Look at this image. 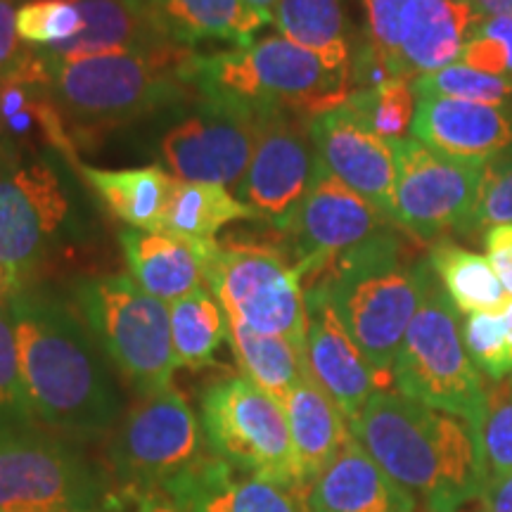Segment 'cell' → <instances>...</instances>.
<instances>
[{"label": "cell", "instance_id": "obj_1", "mask_svg": "<svg viewBox=\"0 0 512 512\" xmlns=\"http://www.w3.org/2000/svg\"><path fill=\"white\" fill-rule=\"evenodd\" d=\"M8 302L36 420L62 439L91 441L112 432L124 403L93 332L50 292L27 285Z\"/></svg>", "mask_w": 512, "mask_h": 512}, {"label": "cell", "instance_id": "obj_2", "mask_svg": "<svg viewBox=\"0 0 512 512\" xmlns=\"http://www.w3.org/2000/svg\"><path fill=\"white\" fill-rule=\"evenodd\" d=\"M354 439L427 512H458L482 496L486 470L475 427L411 396L380 389L349 425Z\"/></svg>", "mask_w": 512, "mask_h": 512}, {"label": "cell", "instance_id": "obj_3", "mask_svg": "<svg viewBox=\"0 0 512 512\" xmlns=\"http://www.w3.org/2000/svg\"><path fill=\"white\" fill-rule=\"evenodd\" d=\"M408 240L413 238L396 226L382 230L337 259L316 280L380 377L382 389L394 384L392 373L401 342L434 278L427 254H415Z\"/></svg>", "mask_w": 512, "mask_h": 512}, {"label": "cell", "instance_id": "obj_4", "mask_svg": "<svg viewBox=\"0 0 512 512\" xmlns=\"http://www.w3.org/2000/svg\"><path fill=\"white\" fill-rule=\"evenodd\" d=\"M195 88L200 100L242 107L261 117L292 112L313 119L349 100L354 74L275 34L247 48L200 55Z\"/></svg>", "mask_w": 512, "mask_h": 512}, {"label": "cell", "instance_id": "obj_5", "mask_svg": "<svg viewBox=\"0 0 512 512\" xmlns=\"http://www.w3.org/2000/svg\"><path fill=\"white\" fill-rule=\"evenodd\" d=\"M197 60L195 48L181 43L62 62L48 57V93L79 124H121L197 93Z\"/></svg>", "mask_w": 512, "mask_h": 512}, {"label": "cell", "instance_id": "obj_6", "mask_svg": "<svg viewBox=\"0 0 512 512\" xmlns=\"http://www.w3.org/2000/svg\"><path fill=\"white\" fill-rule=\"evenodd\" d=\"M0 510L121 512L107 472L46 427L0 430Z\"/></svg>", "mask_w": 512, "mask_h": 512}, {"label": "cell", "instance_id": "obj_7", "mask_svg": "<svg viewBox=\"0 0 512 512\" xmlns=\"http://www.w3.org/2000/svg\"><path fill=\"white\" fill-rule=\"evenodd\" d=\"M396 392L463 418L479 437L486 406V384L467 354L456 306L437 275L427 285L418 313L408 325L394 363Z\"/></svg>", "mask_w": 512, "mask_h": 512}, {"label": "cell", "instance_id": "obj_8", "mask_svg": "<svg viewBox=\"0 0 512 512\" xmlns=\"http://www.w3.org/2000/svg\"><path fill=\"white\" fill-rule=\"evenodd\" d=\"M76 304L105 356L140 396L169 387L178 368L169 304L121 273L83 280Z\"/></svg>", "mask_w": 512, "mask_h": 512}, {"label": "cell", "instance_id": "obj_9", "mask_svg": "<svg viewBox=\"0 0 512 512\" xmlns=\"http://www.w3.org/2000/svg\"><path fill=\"white\" fill-rule=\"evenodd\" d=\"M195 254L211 294L230 318L285 337L306 354V287L290 259L268 247H221L219 242Z\"/></svg>", "mask_w": 512, "mask_h": 512}, {"label": "cell", "instance_id": "obj_10", "mask_svg": "<svg viewBox=\"0 0 512 512\" xmlns=\"http://www.w3.org/2000/svg\"><path fill=\"white\" fill-rule=\"evenodd\" d=\"M200 408L211 456L245 475L304 486L285 408L278 399L247 377H228L204 389Z\"/></svg>", "mask_w": 512, "mask_h": 512}, {"label": "cell", "instance_id": "obj_11", "mask_svg": "<svg viewBox=\"0 0 512 512\" xmlns=\"http://www.w3.org/2000/svg\"><path fill=\"white\" fill-rule=\"evenodd\" d=\"M204 432L174 384L140 396L112 444L119 494L159 491L204 458Z\"/></svg>", "mask_w": 512, "mask_h": 512}, {"label": "cell", "instance_id": "obj_12", "mask_svg": "<svg viewBox=\"0 0 512 512\" xmlns=\"http://www.w3.org/2000/svg\"><path fill=\"white\" fill-rule=\"evenodd\" d=\"M392 145L396 228L425 245L456 238L475 202L484 169L441 155L418 138L392 140Z\"/></svg>", "mask_w": 512, "mask_h": 512}, {"label": "cell", "instance_id": "obj_13", "mask_svg": "<svg viewBox=\"0 0 512 512\" xmlns=\"http://www.w3.org/2000/svg\"><path fill=\"white\" fill-rule=\"evenodd\" d=\"M72 200L50 159L0 166V264L29 285L69 223Z\"/></svg>", "mask_w": 512, "mask_h": 512}, {"label": "cell", "instance_id": "obj_14", "mask_svg": "<svg viewBox=\"0 0 512 512\" xmlns=\"http://www.w3.org/2000/svg\"><path fill=\"white\" fill-rule=\"evenodd\" d=\"M396 223L318 164L309 192L285 230L292 245V264L304 287L316 283L337 259Z\"/></svg>", "mask_w": 512, "mask_h": 512}, {"label": "cell", "instance_id": "obj_15", "mask_svg": "<svg viewBox=\"0 0 512 512\" xmlns=\"http://www.w3.org/2000/svg\"><path fill=\"white\" fill-rule=\"evenodd\" d=\"M309 121L292 112L264 114L252 162L238 183V200L254 211L256 219L283 233L290 228L320 164Z\"/></svg>", "mask_w": 512, "mask_h": 512}, {"label": "cell", "instance_id": "obj_16", "mask_svg": "<svg viewBox=\"0 0 512 512\" xmlns=\"http://www.w3.org/2000/svg\"><path fill=\"white\" fill-rule=\"evenodd\" d=\"M261 114L202 100L159 140V155L178 181L238 185L252 162Z\"/></svg>", "mask_w": 512, "mask_h": 512}, {"label": "cell", "instance_id": "obj_17", "mask_svg": "<svg viewBox=\"0 0 512 512\" xmlns=\"http://www.w3.org/2000/svg\"><path fill=\"white\" fill-rule=\"evenodd\" d=\"M309 131L325 169L394 221L396 159L392 140L377 136L349 102L313 117Z\"/></svg>", "mask_w": 512, "mask_h": 512}, {"label": "cell", "instance_id": "obj_18", "mask_svg": "<svg viewBox=\"0 0 512 512\" xmlns=\"http://www.w3.org/2000/svg\"><path fill=\"white\" fill-rule=\"evenodd\" d=\"M306 363L313 380L337 403L349 425L382 389L380 377L318 283L306 287Z\"/></svg>", "mask_w": 512, "mask_h": 512}, {"label": "cell", "instance_id": "obj_19", "mask_svg": "<svg viewBox=\"0 0 512 512\" xmlns=\"http://www.w3.org/2000/svg\"><path fill=\"white\" fill-rule=\"evenodd\" d=\"M411 133L441 155L484 169L512 152V110L420 95Z\"/></svg>", "mask_w": 512, "mask_h": 512}, {"label": "cell", "instance_id": "obj_20", "mask_svg": "<svg viewBox=\"0 0 512 512\" xmlns=\"http://www.w3.org/2000/svg\"><path fill=\"white\" fill-rule=\"evenodd\" d=\"M159 491L188 512H311L304 486L245 475L214 456Z\"/></svg>", "mask_w": 512, "mask_h": 512}, {"label": "cell", "instance_id": "obj_21", "mask_svg": "<svg viewBox=\"0 0 512 512\" xmlns=\"http://www.w3.org/2000/svg\"><path fill=\"white\" fill-rule=\"evenodd\" d=\"M311 512H415L418 498L394 482L351 434L306 489Z\"/></svg>", "mask_w": 512, "mask_h": 512}, {"label": "cell", "instance_id": "obj_22", "mask_svg": "<svg viewBox=\"0 0 512 512\" xmlns=\"http://www.w3.org/2000/svg\"><path fill=\"white\" fill-rule=\"evenodd\" d=\"M79 5L83 29L60 46L41 48L50 60H79L176 43L166 34L152 0H79Z\"/></svg>", "mask_w": 512, "mask_h": 512}, {"label": "cell", "instance_id": "obj_23", "mask_svg": "<svg viewBox=\"0 0 512 512\" xmlns=\"http://www.w3.org/2000/svg\"><path fill=\"white\" fill-rule=\"evenodd\" d=\"M482 15L467 0H408L401 24V64L411 79L460 62Z\"/></svg>", "mask_w": 512, "mask_h": 512}, {"label": "cell", "instance_id": "obj_24", "mask_svg": "<svg viewBox=\"0 0 512 512\" xmlns=\"http://www.w3.org/2000/svg\"><path fill=\"white\" fill-rule=\"evenodd\" d=\"M299 475L306 489L339 456L351 439L349 420L323 387L304 377L283 399Z\"/></svg>", "mask_w": 512, "mask_h": 512}, {"label": "cell", "instance_id": "obj_25", "mask_svg": "<svg viewBox=\"0 0 512 512\" xmlns=\"http://www.w3.org/2000/svg\"><path fill=\"white\" fill-rule=\"evenodd\" d=\"M119 242L131 278L159 302L171 304L202 287V264L188 242L138 228L121 230Z\"/></svg>", "mask_w": 512, "mask_h": 512}, {"label": "cell", "instance_id": "obj_26", "mask_svg": "<svg viewBox=\"0 0 512 512\" xmlns=\"http://www.w3.org/2000/svg\"><path fill=\"white\" fill-rule=\"evenodd\" d=\"M166 34L176 43L195 48L202 41L233 43L247 48L256 31L271 24L249 8L247 0H152Z\"/></svg>", "mask_w": 512, "mask_h": 512}, {"label": "cell", "instance_id": "obj_27", "mask_svg": "<svg viewBox=\"0 0 512 512\" xmlns=\"http://www.w3.org/2000/svg\"><path fill=\"white\" fill-rule=\"evenodd\" d=\"M245 219L256 221V214L245 202L230 195L223 185L190 183L176 178L157 233L188 242L195 252H200L214 245L216 233L223 226Z\"/></svg>", "mask_w": 512, "mask_h": 512}, {"label": "cell", "instance_id": "obj_28", "mask_svg": "<svg viewBox=\"0 0 512 512\" xmlns=\"http://www.w3.org/2000/svg\"><path fill=\"white\" fill-rule=\"evenodd\" d=\"M81 174L98 192L114 219L131 228L157 233L176 183L169 171L162 166H136L119 171L83 166Z\"/></svg>", "mask_w": 512, "mask_h": 512}, {"label": "cell", "instance_id": "obj_29", "mask_svg": "<svg viewBox=\"0 0 512 512\" xmlns=\"http://www.w3.org/2000/svg\"><path fill=\"white\" fill-rule=\"evenodd\" d=\"M427 264L437 275L451 304L463 316L501 311L510 302L508 292L498 280L486 254L472 252V249L458 245L456 240L432 242L427 249Z\"/></svg>", "mask_w": 512, "mask_h": 512}, {"label": "cell", "instance_id": "obj_30", "mask_svg": "<svg viewBox=\"0 0 512 512\" xmlns=\"http://www.w3.org/2000/svg\"><path fill=\"white\" fill-rule=\"evenodd\" d=\"M228 339L233 344L242 377L280 403L304 377L311 375L304 351H299L285 337L266 335L228 316Z\"/></svg>", "mask_w": 512, "mask_h": 512}, {"label": "cell", "instance_id": "obj_31", "mask_svg": "<svg viewBox=\"0 0 512 512\" xmlns=\"http://www.w3.org/2000/svg\"><path fill=\"white\" fill-rule=\"evenodd\" d=\"M275 24L292 43L323 57L337 69H351L349 22L342 0H278Z\"/></svg>", "mask_w": 512, "mask_h": 512}, {"label": "cell", "instance_id": "obj_32", "mask_svg": "<svg viewBox=\"0 0 512 512\" xmlns=\"http://www.w3.org/2000/svg\"><path fill=\"white\" fill-rule=\"evenodd\" d=\"M169 311L178 368L200 370L211 366L216 351L228 339V316L219 299L200 287L171 302Z\"/></svg>", "mask_w": 512, "mask_h": 512}, {"label": "cell", "instance_id": "obj_33", "mask_svg": "<svg viewBox=\"0 0 512 512\" xmlns=\"http://www.w3.org/2000/svg\"><path fill=\"white\" fill-rule=\"evenodd\" d=\"M418 100L420 95L415 88V79L396 76L375 88L354 91L347 102L377 136L384 140H401L411 133Z\"/></svg>", "mask_w": 512, "mask_h": 512}, {"label": "cell", "instance_id": "obj_34", "mask_svg": "<svg viewBox=\"0 0 512 512\" xmlns=\"http://www.w3.org/2000/svg\"><path fill=\"white\" fill-rule=\"evenodd\" d=\"M17 427L43 425L36 420L27 387H24L10 302L0 299V430H17Z\"/></svg>", "mask_w": 512, "mask_h": 512}, {"label": "cell", "instance_id": "obj_35", "mask_svg": "<svg viewBox=\"0 0 512 512\" xmlns=\"http://www.w3.org/2000/svg\"><path fill=\"white\" fill-rule=\"evenodd\" d=\"M418 95H439V98H456L482 105L510 107L512 110V79L510 76L486 74L465 64H451L434 74L415 79Z\"/></svg>", "mask_w": 512, "mask_h": 512}, {"label": "cell", "instance_id": "obj_36", "mask_svg": "<svg viewBox=\"0 0 512 512\" xmlns=\"http://www.w3.org/2000/svg\"><path fill=\"white\" fill-rule=\"evenodd\" d=\"M486 482L512 472V375L486 387V406L479 427Z\"/></svg>", "mask_w": 512, "mask_h": 512}, {"label": "cell", "instance_id": "obj_37", "mask_svg": "<svg viewBox=\"0 0 512 512\" xmlns=\"http://www.w3.org/2000/svg\"><path fill=\"white\" fill-rule=\"evenodd\" d=\"M512 223V152L484 166L475 202L456 238L482 242L486 230Z\"/></svg>", "mask_w": 512, "mask_h": 512}, {"label": "cell", "instance_id": "obj_38", "mask_svg": "<svg viewBox=\"0 0 512 512\" xmlns=\"http://www.w3.org/2000/svg\"><path fill=\"white\" fill-rule=\"evenodd\" d=\"M460 335L479 373L491 382L512 375V339L501 311L470 313L460 323Z\"/></svg>", "mask_w": 512, "mask_h": 512}, {"label": "cell", "instance_id": "obj_39", "mask_svg": "<svg viewBox=\"0 0 512 512\" xmlns=\"http://www.w3.org/2000/svg\"><path fill=\"white\" fill-rule=\"evenodd\" d=\"M83 29L79 0H27L17 10V34L27 46L53 48Z\"/></svg>", "mask_w": 512, "mask_h": 512}, {"label": "cell", "instance_id": "obj_40", "mask_svg": "<svg viewBox=\"0 0 512 512\" xmlns=\"http://www.w3.org/2000/svg\"><path fill=\"white\" fill-rule=\"evenodd\" d=\"M17 0H0V83H31L50 88V62L41 48L17 34Z\"/></svg>", "mask_w": 512, "mask_h": 512}, {"label": "cell", "instance_id": "obj_41", "mask_svg": "<svg viewBox=\"0 0 512 512\" xmlns=\"http://www.w3.org/2000/svg\"><path fill=\"white\" fill-rule=\"evenodd\" d=\"M460 64L512 79V19L482 17L475 34L465 43Z\"/></svg>", "mask_w": 512, "mask_h": 512}, {"label": "cell", "instance_id": "obj_42", "mask_svg": "<svg viewBox=\"0 0 512 512\" xmlns=\"http://www.w3.org/2000/svg\"><path fill=\"white\" fill-rule=\"evenodd\" d=\"M406 5L408 0H363L368 24L366 41L396 76L411 79L401 64V24Z\"/></svg>", "mask_w": 512, "mask_h": 512}, {"label": "cell", "instance_id": "obj_43", "mask_svg": "<svg viewBox=\"0 0 512 512\" xmlns=\"http://www.w3.org/2000/svg\"><path fill=\"white\" fill-rule=\"evenodd\" d=\"M486 259L491 261L501 285L512 299V223L486 230L482 238Z\"/></svg>", "mask_w": 512, "mask_h": 512}, {"label": "cell", "instance_id": "obj_44", "mask_svg": "<svg viewBox=\"0 0 512 512\" xmlns=\"http://www.w3.org/2000/svg\"><path fill=\"white\" fill-rule=\"evenodd\" d=\"M121 498H124L121 512H188L162 491H136V494H121Z\"/></svg>", "mask_w": 512, "mask_h": 512}, {"label": "cell", "instance_id": "obj_45", "mask_svg": "<svg viewBox=\"0 0 512 512\" xmlns=\"http://www.w3.org/2000/svg\"><path fill=\"white\" fill-rule=\"evenodd\" d=\"M479 512H512V472L486 482L479 496Z\"/></svg>", "mask_w": 512, "mask_h": 512}, {"label": "cell", "instance_id": "obj_46", "mask_svg": "<svg viewBox=\"0 0 512 512\" xmlns=\"http://www.w3.org/2000/svg\"><path fill=\"white\" fill-rule=\"evenodd\" d=\"M482 17L512 19V0H467Z\"/></svg>", "mask_w": 512, "mask_h": 512}, {"label": "cell", "instance_id": "obj_47", "mask_svg": "<svg viewBox=\"0 0 512 512\" xmlns=\"http://www.w3.org/2000/svg\"><path fill=\"white\" fill-rule=\"evenodd\" d=\"M247 5L259 12V15H264L268 22L275 24V8H278V0H247Z\"/></svg>", "mask_w": 512, "mask_h": 512}, {"label": "cell", "instance_id": "obj_48", "mask_svg": "<svg viewBox=\"0 0 512 512\" xmlns=\"http://www.w3.org/2000/svg\"><path fill=\"white\" fill-rule=\"evenodd\" d=\"M501 313H503V318H505V325H508V332H510V339H512V299H510L508 304L503 306Z\"/></svg>", "mask_w": 512, "mask_h": 512}, {"label": "cell", "instance_id": "obj_49", "mask_svg": "<svg viewBox=\"0 0 512 512\" xmlns=\"http://www.w3.org/2000/svg\"><path fill=\"white\" fill-rule=\"evenodd\" d=\"M0 512H8V510H0Z\"/></svg>", "mask_w": 512, "mask_h": 512}]
</instances>
